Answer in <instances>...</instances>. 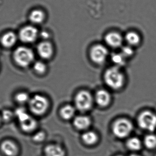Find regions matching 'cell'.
<instances>
[{"instance_id":"1f68e13d","label":"cell","mask_w":156,"mask_h":156,"mask_svg":"<svg viewBox=\"0 0 156 156\" xmlns=\"http://www.w3.org/2000/svg\"><path fill=\"white\" fill-rule=\"evenodd\" d=\"M1 117L0 116V122H1Z\"/></svg>"},{"instance_id":"cb8c5ba5","label":"cell","mask_w":156,"mask_h":156,"mask_svg":"<svg viewBox=\"0 0 156 156\" xmlns=\"http://www.w3.org/2000/svg\"><path fill=\"white\" fill-rule=\"evenodd\" d=\"M15 115L17 117L19 122H23L30 116L24 108H17L14 113Z\"/></svg>"},{"instance_id":"f1b7e54d","label":"cell","mask_w":156,"mask_h":156,"mask_svg":"<svg viewBox=\"0 0 156 156\" xmlns=\"http://www.w3.org/2000/svg\"><path fill=\"white\" fill-rule=\"evenodd\" d=\"M45 136V135L44 133L42 132H38L34 135L33 139L35 142H42L44 139Z\"/></svg>"},{"instance_id":"8992f818","label":"cell","mask_w":156,"mask_h":156,"mask_svg":"<svg viewBox=\"0 0 156 156\" xmlns=\"http://www.w3.org/2000/svg\"><path fill=\"white\" fill-rule=\"evenodd\" d=\"M133 130L132 122L126 118L118 119L113 125V132L115 135L119 138H124L128 136Z\"/></svg>"},{"instance_id":"7c38bea8","label":"cell","mask_w":156,"mask_h":156,"mask_svg":"<svg viewBox=\"0 0 156 156\" xmlns=\"http://www.w3.org/2000/svg\"><path fill=\"white\" fill-rule=\"evenodd\" d=\"M1 149L2 153L7 156H16L18 149L16 145L11 141H5L2 143Z\"/></svg>"},{"instance_id":"9a60e30c","label":"cell","mask_w":156,"mask_h":156,"mask_svg":"<svg viewBox=\"0 0 156 156\" xmlns=\"http://www.w3.org/2000/svg\"><path fill=\"white\" fill-rule=\"evenodd\" d=\"M20 126L23 131L27 133L33 132L37 126V122L35 119L31 116L20 123Z\"/></svg>"},{"instance_id":"ac0fdd59","label":"cell","mask_w":156,"mask_h":156,"mask_svg":"<svg viewBox=\"0 0 156 156\" xmlns=\"http://www.w3.org/2000/svg\"><path fill=\"white\" fill-rule=\"evenodd\" d=\"M76 113V108L71 105H65L60 111V115L64 120L71 119Z\"/></svg>"},{"instance_id":"6da1fadb","label":"cell","mask_w":156,"mask_h":156,"mask_svg":"<svg viewBox=\"0 0 156 156\" xmlns=\"http://www.w3.org/2000/svg\"><path fill=\"white\" fill-rule=\"evenodd\" d=\"M105 82L106 85L113 90L121 89L124 84L125 77L119 67L114 66L110 68L105 72Z\"/></svg>"},{"instance_id":"d6986e66","label":"cell","mask_w":156,"mask_h":156,"mask_svg":"<svg viewBox=\"0 0 156 156\" xmlns=\"http://www.w3.org/2000/svg\"><path fill=\"white\" fill-rule=\"evenodd\" d=\"M29 18L30 21L34 23H41L44 19V13L41 10H34L30 14Z\"/></svg>"},{"instance_id":"d4e9b609","label":"cell","mask_w":156,"mask_h":156,"mask_svg":"<svg viewBox=\"0 0 156 156\" xmlns=\"http://www.w3.org/2000/svg\"><path fill=\"white\" fill-rule=\"evenodd\" d=\"M34 69L37 74L43 75L46 71L47 66L42 61H37L34 64Z\"/></svg>"},{"instance_id":"3957f363","label":"cell","mask_w":156,"mask_h":156,"mask_svg":"<svg viewBox=\"0 0 156 156\" xmlns=\"http://www.w3.org/2000/svg\"><path fill=\"white\" fill-rule=\"evenodd\" d=\"M137 123L143 130L153 132L156 129V114L149 110L141 112L137 117Z\"/></svg>"},{"instance_id":"ba28073f","label":"cell","mask_w":156,"mask_h":156,"mask_svg":"<svg viewBox=\"0 0 156 156\" xmlns=\"http://www.w3.org/2000/svg\"><path fill=\"white\" fill-rule=\"evenodd\" d=\"M38 34V31L35 27L27 26L20 31L19 37L21 41L24 43H31L36 40Z\"/></svg>"},{"instance_id":"2e32d148","label":"cell","mask_w":156,"mask_h":156,"mask_svg":"<svg viewBox=\"0 0 156 156\" xmlns=\"http://www.w3.org/2000/svg\"><path fill=\"white\" fill-rule=\"evenodd\" d=\"M16 36L12 32L6 33L1 38V43L5 48H11L13 46L16 42Z\"/></svg>"},{"instance_id":"d6a6232c","label":"cell","mask_w":156,"mask_h":156,"mask_svg":"<svg viewBox=\"0 0 156 156\" xmlns=\"http://www.w3.org/2000/svg\"><path fill=\"white\" fill-rule=\"evenodd\" d=\"M122 156L119 155V156Z\"/></svg>"},{"instance_id":"9c48e42d","label":"cell","mask_w":156,"mask_h":156,"mask_svg":"<svg viewBox=\"0 0 156 156\" xmlns=\"http://www.w3.org/2000/svg\"><path fill=\"white\" fill-rule=\"evenodd\" d=\"M37 53L40 57L43 59H48L51 58L54 54L53 45L49 42H43L37 46Z\"/></svg>"},{"instance_id":"277c9868","label":"cell","mask_w":156,"mask_h":156,"mask_svg":"<svg viewBox=\"0 0 156 156\" xmlns=\"http://www.w3.org/2000/svg\"><path fill=\"white\" fill-rule=\"evenodd\" d=\"M29 106L31 112L37 115H41L46 112L49 107V102L45 96L36 94L30 99Z\"/></svg>"},{"instance_id":"30bf717a","label":"cell","mask_w":156,"mask_h":156,"mask_svg":"<svg viewBox=\"0 0 156 156\" xmlns=\"http://www.w3.org/2000/svg\"><path fill=\"white\" fill-rule=\"evenodd\" d=\"M105 43L107 45L113 48H118L122 44V37L119 33L111 32L106 34L105 37Z\"/></svg>"},{"instance_id":"f546056e","label":"cell","mask_w":156,"mask_h":156,"mask_svg":"<svg viewBox=\"0 0 156 156\" xmlns=\"http://www.w3.org/2000/svg\"><path fill=\"white\" fill-rule=\"evenodd\" d=\"M41 36L42 38H44V39H47L49 37V34L47 32H44L41 33Z\"/></svg>"},{"instance_id":"ffe728a7","label":"cell","mask_w":156,"mask_h":156,"mask_svg":"<svg viewBox=\"0 0 156 156\" xmlns=\"http://www.w3.org/2000/svg\"><path fill=\"white\" fill-rule=\"evenodd\" d=\"M97 138V135L93 132H86L82 136L83 140L87 144L92 145L95 144Z\"/></svg>"},{"instance_id":"484cf974","label":"cell","mask_w":156,"mask_h":156,"mask_svg":"<svg viewBox=\"0 0 156 156\" xmlns=\"http://www.w3.org/2000/svg\"><path fill=\"white\" fill-rule=\"evenodd\" d=\"M31 98L29 97V94L26 92L18 93L16 95L15 99L17 102L20 104H25L29 102Z\"/></svg>"},{"instance_id":"e0dca14e","label":"cell","mask_w":156,"mask_h":156,"mask_svg":"<svg viewBox=\"0 0 156 156\" xmlns=\"http://www.w3.org/2000/svg\"><path fill=\"white\" fill-rule=\"evenodd\" d=\"M45 152L46 156H65V151L62 147L55 145L48 146Z\"/></svg>"},{"instance_id":"44dd1931","label":"cell","mask_w":156,"mask_h":156,"mask_svg":"<svg viewBox=\"0 0 156 156\" xmlns=\"http://www.w3.org/2000/svg\"><path fill=\"white\" fill-rule=\"evenodd\" d=\"M126 58L122 53H114L112 56V60L115 65V66L120 67L125 65Z\"/></svg>"},{"instance_id":"4316f807","label":"cell","mask_w":156,"mask_h":156,"mask_svg":"<svg viewBox=\"0 0 156 156\" xmlns=\"http://www.w3.org/2000/svg\"><path fill=\"white\" fill-rule=\"evenodd\" d=\"M15 115L14 113L9 110H5L3 111L2 113V117L1 118L4 121L8 122L12 119L13 117Z\"/></svg>"},{"instance_id":"4dcf8cb0","label":"cell","mask_w":156,"mask_h":156,"mask_svg":"<svg viewBox=\"0 0 156 156\" xmlns=\"http://www.w3.org/2000/svg\"><path fill=\"white\" fill-rule=\"evenodd\" d=\"M130 156H141L139 155L136 154H133L131 155Z\"/></svg>"},{"instance_id":"7a4b0ae2","label":"cell","mask_w":156,"mask_h":156,"mask_svg":"<svg viewBox=\"0 0 156 156\" xmlns=\"http://www.w3.org/2000/svg\"><path fill=\"white\" fill-rule=\"evenodd\" d=\"M34 58L33 50L26 47H19L14 52V59L16 64L21 67L25 68L30 66Z\"/></svg>"},{"instance_id":"8fae6325","label":"cell","mask_w":156,"mask_h":156,"mask_svg":"<svg viewBox=\"0 0 156 156\" xmlns=\"http://www.w3.org/2000/svg\"><path fill=\"white\" fill-rule=\"evenodd\" d=\"M94 100L99 106L102 107H106L111 102V94L106 90H99L95 94Z\"/></svg>"},{"instance_id":"4fadbf2b","label":"cell","mask_w":156,"mask_h":156,"mask_svg":"<svg viewBox=\"0 0 156 156\" xmlns=\"http://www.w3.org/2000/svg\"><path fill=\"white\" fill-rule=\"evenodd\" d=\"M73 123L75 127L79 130H84L90 126L91 120L86 115H78L74 119Z\"/></svg>"},{"instance_id":"52a82bcc","label":"cell","mask_w":156,"mask_h":156,"mask_svg":"<svg viewBox=\"0 0 156 156\" xmlns=\"http://www.w3.org/2000/svg\"><path fill=\"white\" fill-rule=\"evenodd\" d=\"M107 48L102 45L97 44L93 47L90 51V58L94 63L101 65L104 63L108 55Z\"/></svg>"},{"instance_id":"5b68a950","label":"cell","mask_w":156,"mask_h":156,"mask_svg":"<svg viewBox=\"0 0 156 156\" xmlns=\"http://www.w3.org/2000/svg\"><path fill=\"white\" fill-rule=\"evenodd\" d=\"M94 98L89 92L81 90L76 94L75 104L76 108L81 112L90 110L93 105Z\"/></svg>"},{"instance_id":"83f0119b","label":"cell","mask_w":156,"mask_h":156,"mask_svg":"<svg viewBox=\"0 0 156 156\" xmlns=\"http://www.w3.org/2000/svg\"><path fill=\"white\" fill-rule=\"evenodd\" d=\"M121 53L126 58L131 56L133 54L134 51L132 47L127 46L124 47L122 48Z\"/></svg>"},{"instance_id":"603a6c76","label":"cell","mask_w":156,"mask_h":156,"mask_svg":"<svg viewBox=\"0 0 156 156\" xmlns=\"http://www.w3.org/2000/svg\"><path fill=\"white\" fill-rule=\"evenodd\" d=\"M144 144L147 148L154 149L156 147V136L149 134L144 139Z\"/></svg>"},{"instance_id":"5bb4252c","label":"cell","mask_w":156,"mask_h":156,"mask_svg":"<svg viewBox=\"0 0 156 156\" xmlns=\"http://www.w3.org/2000/svg\"><path fill=\"white\" fill-rule=\"evenodd\" d=\"M125 39L129 46L132 47L138 46L141 42V37L140 35L133 31L127 33L126 35Z\"/></svg>"},{"instance_id":"7402d4cb","label":"cell","mask_w":156,"mask_h":156,"mask_svg":"<svg viewBox=\"0 0 156 156\" xmlns=\"http://www.w3.org/2000/svg\"><path fill=\"white\" fill-rule=\"evenodd\" d=\"M128 148L133 151H137L140 150L142 147L141 141L136 137H133L128 140L127 143Z\"/></svg>"}]
</instances>
